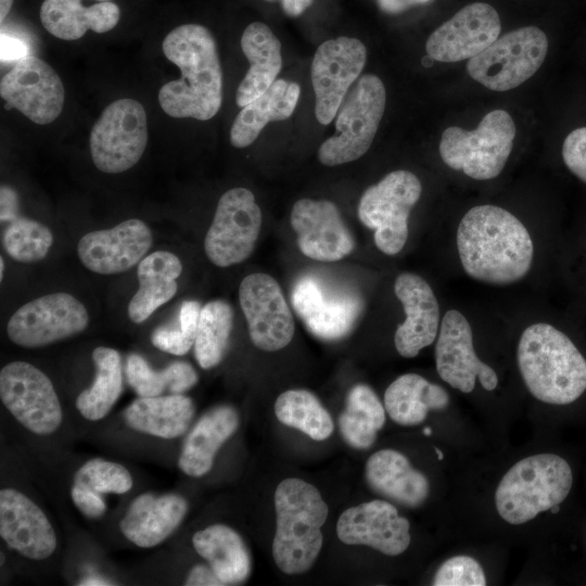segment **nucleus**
Masks as SVG:
<instances>
[{"label":"nucleus","mask_w":586,"mask_h":586,"mask_svg":"<svg viewBox=\"0 0 586 586\" xmlns=\"http://www.w3.org/2000/svg\"><path fill=\"white\" fill-rule=\"evenodd\" d=\"M18 199L13 189L8 186L1 187V222H10L18 217Z\"/></svg>","instance_id":"obj_48"},{"label":"nucleus","mask_w":586,"mask_h":586,"mask_svg":"<svg viewBox=\"0 0 586 586\" xmlns=\"http://www.w3.org/2000/svg\"><path fill=\"white\" fill-rule=\"evenodd\" d=\"M89 315L81 302L65 292L35 298L20 307L7 324L9 339L27 348H35L82 332Z\"/></svg>","instance_id":"obj_13"},{"label":"nucleus","mask_w":586,"mask_h":586,"mask_svg":"<svg viewBox=\"0 0 586 586\" xmlns=\"http://www.w3.org/2000/svg\"><path fill=\"white\" fill-rule=\"evenodd\" d=\"M0 397L26 429L48 435L62 423V407L51 380L34 365L13 361L0 371Z\"/></svg>","instance_id":"obj_12"},{"label":"nucleus","mask_w":586,"mask_h":586,"mask_svg":"<svg viewBox=\"0 0 586 586\" xmlns=\"http://www.w3.org/2000/svg\"><path fill=\"white\" fill-rule=\"evenodd\" d=\"M97 368L92 385L76 398L80 415L91 421L104 418L123 391V369L119 353L111 347L99 346L92 352Z\"/></svg>","instance_id":"obj_36"},{"label":"nucleus","mask_w":586,"mask_h":586,"mask_svg":"<svg viewBox=\"0 0 586 586\" xmlns=\"http://www.w3.org/2000/svg\"><path fill=\"white\" fill-rule=\"evenodd\" d=\"M311 2L313 0H281V5L286 15L295 17L303 14Z\"/></svg>","instance_id":"obj_50"},{"label":"nucleus","mask_w":586,"mask_h":586,"mask_svg":"<svg viewBox=\"0 0 586 586\" xmlns=\"http://www.w3.org/2000/svg\"><path fill=\"white\" fill-rule=\"evenodd\" d=\"M409 521L394 505L374 499L342 512L336 535L346 545L369 546L386 556H398L410 545Z\"/></svg>","instance_id":"obj_21"},{"label":"nucleus","mask_w":586,"mask_h":586,"mask_svg":"<svg viewBox=\"0 0 586 586\" xmlns=\"http://www.w3.org/2000/svg\"><path fill=\"white\" fill-rule=\"evenodd\" d=\"M434 586H485L482 565L470 556H455L444 561L435 572Z\"/></svg>","instance_id":"obj_43"},{"label":"nucleus","mask_w":586,"mask_h":586,"mask_svg":"<svg viewBox=\"0 0 586 586\" xmlns=\"http://www.w3.org/2000/svg\"><path fill=\"white\" fill-rule=\"evenodd\" d=\"M28 56V49L25 43L17 39L1 34V60L2 61H18Z\"/></svg>","instance_id":"obj_47"},{"label":"nucleus","mask_w":586,"mask_h":586,"mask_svg":"<svg viewBox=\"0 0 586 586\" xmlns=\"http://www.w3.org/2000/svg\"><path fill=\"white\" fill-rule=\"evenodd\" d=\"M233 310L221 300L201 308L194 341V357L203 369L217 366L225 356L232 330Z\"/></svg>","instance_id":"obj_39"},{"label":"nucleus","mask_w":586,"mask_h":586,"mask_svg":"<svg viewBox=\"0 0 586 586\" xmlns=\"http://www.w3.org/2000/svg\"><path fill=\"white\" fill-rule=\"evenodd\" d=\"M275 510L273 560L285 574L305 573L322 548L328 506L313 484L288 477L276 488Z\"/></svg>","instance_id":"obj_4"},{"label":"nucleus","mask_w":586,"mask_h":586,"mask_svg":"<svg viewBox=\"0 0 586 586\" xmlns=\"http://www.w3.org/2000/svg\"><path fill=\"white\" fill-rule=\"evenodd\" d=\"M291 298L307 329L328 341L348 334L362 311V300L357 293L314 275L296 281Z\"/></svg>","instance_id":"obj_14"},{"label":"nucleus","mask_w":586,"mask_h":586,"mask_svg":"<svg viewBox=\"0 0 586 586\" xmlns=\"http://www.w3.org/2000/svg\"><path fill=\"white\" fill-rule=\"evenodd\" d=\"M548 51L545 33L535 26L518 28L498 37L467 64L469 75L494 91H508L531 78Z\"/></svg>","instance_id":"obj_9"},{"label":"nucleus","mask_w":586,"mask_h":586,"mask_svg":"<svg viewBox=\"0 0 586 586\" xmlns=\"http://www.w3.org/2000/svg\"><path fill=\"white\" fill-rule=\"evenodd\" d=\"M194 412L192 399L182 394L139 397L127 407L125 420L138 432L169 440L188 430Z\"/></svg>","instance_id":"obj_33"},{"label":"nucleus","mask_w":586,"mask_h":586,"mask_svg":"<svg viewBox=\"0 0 586 586\" xmlns=\"http://www.w3.org/2000/svg\"><path fill=\"white\" fill-rule=\"evenodd\" d=\"M74 485L98 494H124L132 487V477L124 466L95 458L88 460L76 471Z\"/></svg>","instance_id":"obj_42"},{"label":"nucleus","mask_w":586,"mask_h":586,"mask_svg":"<svg viewBox=\"0 0 586 586\" xmlns=\"http://www.w3.org/2000/svg\"><path fill=\"white\" fill-rule=\"evenodd\" d=\"M152 246V232L140 219L86 233L78 242L80 262L100 275L124 272L140 263Z\"/></svg>","instance_id":"obj_22"},{"label":"nucleus","mask_w":586,"mask_h":586,"mask_svg":"<svg viewBox=\"0 0 586 586\" xmlns=\"http://www.w3.org/2000/svg\"><path fill=\"white\" fill-rule=\"evenodd\" d=\"M39 15L49 34L63 40H76L89 29L98 34L113 29L119 21L120 10L112 1L86 7L81 0H44Z\"/></svg>","instance_id":"obj_29"},{"label":"nucleus","mask_w":586,"mask_h":586,"mask_svg":"<svg viewBox=\"0 0 586 586\" xmlns=\"http://www.w3.org/2000/svg\"><path fill=\"white\" fill-rule=\"evenodd\" d=\"M162 50L180 71V78L158 91L162 110L175 118L208 120L222 103V71L216 41L199 24H183L169 31Z\"/></svg>","instance_id":"obj_2"},{"label":"nucleus","mask_w":586,"mask_h":586,"mask_svg":"<svg viewBox=\"0 0 586 586\" xmlns=\"http://www.w3.org/2000/svg\"><path fill=\"white\" fill-rule=\"evenodd\" d=\"M267 1H275V0H267Z\"/></svg>","instance_id":"obj_57"},{"label":"nucleus","mask_w":586,"mask_h":586,"mask_svg":"<svg viewBox=\"0 0 586 586\" xmlns=\"http://www.w3.org/2000/svg\"><path fill=\"white\" fill-rule=\"evenodd\" d=\"M74 505L88 518H99L104 514L106 505L101 494L74 485L71 489Z\"/></svg>","instance_id":"obj_45"},{"label":"nucleus","mask_w":586,"mask_h":586,"mask_svg":"<svg viewBox=\"0 0 586 586\" xmlns=\"http://www.w3.org/2000/svg\"><path fill=\"white\" fill-rule=\"evenodd\" d=\"M146 143L145 110L135 99H118L109 104L89 136L92 162L106 174H119L135 166Z\"/></svg>","instance_id":"obj_10"},{"label":"nucleus","mask_w":586,"mask_h":586,"mask_svg":"<svg viewBox=\"0 0 586 586\" xmlns=\"http://www.w3.org/2000/svg\"><path fill=\"white\" fill-rule=\"evenodd\" d=\"M562 157L569 170L586 183V127L576 128L566 136Z\"/></svg>","instance_id":"obj_44"},{"label":"nucleus","mask_w":586,"mask_h":586,"mask_svg":"<svg viewBox=\"0 0 586 586\" xmlns=\"http://www.w3.org/2000/svg\"><path fill=\"white\" fill-rule=\"evenodd\" d=\"M80 585H91V586H93V585H110V583H107L106 581L101 579L99 577H89V578L82 581L80 583Z\"/></svg>","instance_id":"obj_52"},{"label":"nucleus","mask_w":586,"mask_h":586,"mask_svg":"<svg viewBox=\"0 0 586 586\" xmlns=\"http://www.w3.org/2000/svg\"><path fill=\"white\" fill-rule=\"evenodd\" d=\"M394 291L406 314L405 321L395 331V348L400 356L413 358L438 334V303L430 284L412 272L398 275Z\"/></svg>","instance_id":"obj_24"},{"label":"nucleus","mask_w":586,"mask_h":586,"mask_svg":"<svg viewBox=\"0 0 586 586\" xmlns=\"http://www.w3.org/2000/svg\"><path fill=\"white\" fill-rule=\"evenodd\" d=\"M290 220L300 251L311 259L335 262L354 250V238L331 201L301 199L294 203Z\"/></svg>","instance_id":"obj_20"},{"label":"nucleus","mask_w":586,"mask_h":586,"mask_svg":"<svg viewBox=\"0 0 586 586\" xmlns=\"http://www.w3.org/2000/svg\"><path fill=\"white\" fill-rule=\"evenodd\" d=\"M573 484L570 464L555 454H537L515 462L501 477L495 506L506 522L519 525L560 505Z\"/></svg>","instance_id":"obj_5"},{"label":"nucleus","mask_w":586,"mask_h":586,"mask_svg":"<svg viewBox=\"0 0 586 586\" xmlns=\"http://www.w3.org/2000/svg\"><path fill=\"white\" fill-rule=\"evenodd\" d=\"M385 102V87L378 76L359 77L337 110L335 133L318 150L320 163L336 166L361 157L371 146Z\"/></svg>","instance_id":"obj_7"},{"label":"nucleus","mask_w":586,"mask_h":586,"mask_svg":"<svg viewBox=\"0 0 586 586\" xmlns=\"http://www.w3.org/2000/svg\"><path fill=\"white\" fill-rule=\"evenodd\" d=\"M13 0H0V21L3 23L4 18L9 14Z\"/></svg>","instance_id":"obj_51"},{"label":"nucleus","mask_w":586,"mask_h":586,"mask_svg":"<svg viewBox=\"0 0 586 586\" xmlns=\"http://www.w3.org/2000/svg\"><path fill=\"white\" fill-rule=\"evenodd\" d=\"M300 94L296 82L277 79L239 112L230 129V143L238 149L252 144L266 124L286 119L293 114Z\"/></svg>","instance_id":"obj_31"},{"label":"nucleus","mask_w":586,"mask_h":586,"mask_svg":"<svg viewBox=\"0 0 586 586\" xmlns=\"http://www.w3.org/2000/svg\"><path fill=\"white\" fill-rule=\"evenodd\" d=\"M385 408L374 391L366 384L354 385L339 417L343 440L353 448L368 449L385 423Z\"/></svg>","instance_id":"obj_35"},{"label":"nucleus","mask_w":586,"mask_h":586,"mask_svg":"<svg viewBox=\"0 0 586 586\" xmlns=\"http://www.w3.org/2000/svg\"><path fill=\"white\" fill-rule=\"evenodd\" d=\"M239 301L252 343L265 352L285 347L294 335V320L279 283L269 275L246 276L239 286Z\"/></svg>","instance_id":"obj_17"},{"label":"nucleus","mask_w":586,"mask_h":586,"mask_svg":"<svg viewBox=\"0 0 586 586\" xmlns=\"http://www.w3.org/2000/svg\"><path fill=\"white\" fill-rule=\"evenodd\" d=\"M366 480L377 494L408 508L421 506L430 494L426 476L394 449L372 454L366 463Z\"/></svg>","instance_id":"obj_26"},{"label":"nucleus","mask_w":586,"mask_h":586,"mask_svg":"<svg viewBox=\"0 0 586 586\" xmlns=\"http://www.w3.org/2000/svg\"><path fill=\"white\" fill-rule=\"evenodd\" d=\"M423 433H424V435L430 436L432 434V429L426 426V428L423 429Z\"/></svg>","instance_id":"obj_55"},{"label":"nucleus","mask_w":586,"mask_h":586,"mask_svg":"<svg viewBox=\"0 0 586 586\" xmlns=\"http://www.w3.org/2000/svg\"><path fill=\"white\" fill-rule=\"evenodd\" d=\"M192 544L224 585L243 584L251 573V556L243 538L230 526L213 524L194 533Z\"/></svg>","instance_id":"obj_32"},{"label":"nucleus","mask_w":586,"mask_h":586,"mask_svg":"<svg viewBox=\"0 0 586 586\" xmlns=\"http://www.w3.org/2000/svg\"><path fill=\"white\" fill-rule=\"evenodd\" d=\"M94 1L104 2V1H111V0H94Z\"/></svg>","instance_id":"obj_56"},{"label":"nucleus","mask_w":586,"mask_h":586,"mask_svg":"<svg viewBox=\"0 0 586 586\" xmlns=\"http://www.w3.org/2000/svg\"><path fill=\"white\" fill-rule=\"evenodd\" d=\"M53 243L48 227L34 219L18 216L8 222L3 232V246L16 262L35 263L48 254Z\"/></svg>","instance_id":"obj_40"},{"label":"nucleus","mask_w":586,"mask_h":586,"mask_svg":"<svg viewBox=\"0 0 586 586\" xmlns=\"http://www.w3.org/2000/svg\"><path fill=\"white\" fill-rule=\"evenodd\" d=\"M449 395L441 385L417 373H405L394 380L384 393V408L397 424H421L431 410H445Z\"/></svg>","instance_id":"obj_34"},{"label":"nucleus","mask_w":586,"mask_h":586,"mask_svg":"<svg viewBox=\"0 0 586 586\" xmlns=\"http://www.w3.org/2000/svg\"><path fill=\"white\" fill-rule=\"evenodd\" d=\"M188 512L187 500L176 494H141L119 522L123 535L142 548L164 542L180 525Z\"/></svg>","instance_id":"obj_25"},{"label":"nucleus","mask_w":586,"mask_h":586,"mask_svg":"<svg viewBox=\"0 0 586 586\" xmlns=\"http://www.w3.org/2000/svg\"><path fill=\"white\" fill-rule=\"evenodd\" d=\"M457 249L469 277L497 285L524 278L534 256L525 226L507 209L489 204L474 206L461 218Z\"/></svg>","instance_id":"obj_1"},{"label":"nucleus","mask_w":586,"mask_h":586,"mask_svg":"<svg viewBox=\"0 0 586 586\" xmlns=\"http://www.w3.org/2000/svg\"><path fill=\"white\" fill-rule=\"evenodd\" d=\"M181 271L182 264L171 252L156 251L142 258L137 268L139 289L128 304L130 320L141 323L171 300Z\"/></svg>","instance_id":"obj_30"},{"label":"nucleus","mask_w":586,"mask_h":586,"mask_svg":"<svg viewBox=\"0 0 586 586\" xmlns=\"http://www.w3.org/2000/svg\"><path fill=\"white\" fill-rule=\"evenodd\" d=\"M434 449H435V453H436V455H437V458H438L440 460H442V459L444 458V455H443L442 450L438 449L437 447H435Z\"/></svg>","instance_id":"obj_54"},{"label":"nucleus","mask_w":586,"mask_h":586,"mask_svg":"<svg viewBox=\"0 0 586 586\" xmlns=\"http://www.w3.org/2000/svg\"><path fill=\"white\" fill-rule=\"evenodd\" d=\"M238 426L239 415L233 407L221 405L208 410L186 437L178 459L179 469L193 477L205 475L217 451Z\"/></svg>","instance_id":"obj_28"},{"label":"nucleus","mask_w":586,"mask_h":586,"mask_svg":"<svg viewBox=\"0 0 586 586\" xmlns=\"http://www.w3.org/2000/svg\"><path fill=\"white\" fill-rule=\"evenodd\" d=\"M277 419L315 441H324L334 430L333 420L319 399L306 390H288L275 403Z\"/></svg>","instance_id":"obj_38"},{"label":"nucleus","mask_w":586,"mask_h":586,"mask_svg":"<svg viewBox=\"0 0 586 586\" xmlns=\"http://www.w3.org/2000/svg\"><path fill=\"white\" fill-rule=\"evenodd\" d=\"M201 305L189 300L180 305L177 320L173 323L156 328L151 334L152 344L173 355H184L194 345Z\"/></svg>","instance_id":"obj_41"},{"label":"nucleus","mask_w":586,"mask_h":586,"mask_svg":"<svg viewBox=\"0 0 586 586\" xmlns=\"http://www.w3.org/2000/svg\"><path fill=\"white\" fill-rule=\"evenodd\" d=\"M514 137L515 125L511 115L498 109L486 114L474 130L456 126L445 129L440 155L448 167L476 180H488L502 171Z\"/></svg>","instance_id":"obj_6"},{"label":"nucleus","mask_w":586,"mask_h":586,"mask_svg":"<svg viewBox=\"0 0 586 586\" xmlns=\"http://www.w3.org/2000/svg\"><path fill=\"white\" fill-rule=\"evenodd\" d=\"M517 358L528 392L543 403L568 405L586 391V359L551 324L527 327L519 340Z\"/></svg>","instance_id":"obj_3"},{"label":"nucleus","mask_w":586,"mask_h":586,"mask_svg":"<svg viewBox=\"0 0 586 586\" xmlns=\"http://www.w3.org/2000/svg\"><path fill=\"white\" fill-rule=\"evenodd\" d=\"M126 378L139 397L160 396L164 391L182 394L198 383L195 369L186 361H175L162 370L152 369L138 354H131L126 361Z\"/></svg>","instance_id":"obj_37"},{"label":"nucleus","mask_w":586,"mask_h":586,"mask_svg":"<svg viewBox=\"0 0 586 586\" xmlns=\"http://www.w3.org/2000/svg\"><path fill=\"white\" fill-rule=\"evenodd\" d=\"M241 48L250 67L238 87L235 102L238 106L244 107L277 80L282 56L279 39L262 22H253L245 28Z\"/></svg>","instance_id":"obj_27"},{"label":"nucleus","mask_w":586,"mask_h":586,"mask_svg":"<svg viewBox=\"0 0 586 586\" xmlns=\"http://www.w3.org/2000/svg\"><path fill=\"white\" fill-rule=\"evenodd\" d=\"M3 271H4V260L2 257H0V279L3 278Z\"/></svg>","instance_id":"obj_53"},{"label":"nucleus","mask_w":586,"mask_h":586,"mask_svg":"<svg viewBox=\"0 0 586 586\" xmlns=\"http://www.w3.org/2000/svg\"><path fill=\"white\" fill-rule=\"evenodd\" d=\"M421 192L418 177L403 169L391 171L364 192L358 204V218L374 230L379 251L395 255L404 247L408 238L409 214Z\"/></svg>","instance_id":"obj_8"},{"label":"nucleus","mask_w":586,"mask_h":586,"mask_svg":"<svg viewBox=\"0 0 586 586\" xmlns=\"http://www.w3.org/2000/svg\"><path fill=\"white\" fill-rule=\"evenodd\" d=\"M501 30L497 11L488 3L473 2L459 10L428 38V55L438 62H459L480 54Z\"/></svg>","instance_id":"obj_19"},{"label":"nucleus","mask_w":586,"mask_h":586,"mask_svg":"<svg viewBox=\"0 0 586 586\" xmlns=\"http://www.w3.org/2000/svg\"><path fill=\"white\" fill-rule=\"evenodd\" d=\"M380 9L390 14L400 13L411 7L425 4L431 0H377Z\"/></svg>","instance_id":"obj_49"},{"label":"nucleus","mask_w":586,"mask_h":586,"mask_svg":"<svg viewBox=\"0 0 586 586\" xmlns=\"http://www.w3.org/2000/svg\"><path fill=\"white\" fill-rule=\"evenodd\" d=\"M0 535L25 558L43 560L56 548L53 526L44 512L14 488L0 491Z\"/></svg>","instance_id":"obj_23"},{"label":"nucleus","mask_w":586,"mask_h":586,"mask_svg":"<svg viewBox=\"0 0 586 586\" xmlns=\"http://www.w3.org/2000/svg\"><path fill=\"white\" fill-rule=\"evenodd\" d=\"M435 364L441 379L462 393L474 390L476 378L486 391H494L498 385L495 370L474 352L469 321L456 309L447 310L440 324Z\"/></svg>","instance_id":"obj_18"},{"label":"nucleus","mask_w":586,"mask_h":586,"mask_svg":"<svg viewBox=\"0 0 586 586\" xmlns=\"http://www.w3.org/2000/svg\"><path fill=\"white\" fill-rule=\"evenodd\" d=\"M262 227V212L246 188H233L219 199L204 239L208 259L218 267L242 263L252 254Z\"/></svg>","instance_id":"obj_11"},{"label":"nucleus","mask_w":586,"mask_h":586,"mask_svg":"<svg viewBox=\"0 0 586 586\" xmlns=\"http://www.w3.org/2000/svg\"><path fill=\"white\" fill-rule=\"evenodd\" d=\"M187 586H224L220 578L209 565H194L184 582Z\"/></svg>","instance_id":"obj_46"},{"label":"nucleus","mask_w":586,"mask_h":586,"mask_svg":"<svg viewBox=\"0 0 586 586\" xmlns=\"http://www.w3.org/2000/svg\"><path fill=\"white\" fill-rule=\"evenodd\" d=\"M0 95L7 110L15 109L33 123L47 125L62 113L65 90L48 63L28 55L15 61L1 78Z\"/></svg>","instance_id":"obj_16"},{"label":"nucleus","mask_w":586,"mask_h":586,"mask_svg":"<svg viewBox=\"0 0 586 586\" xmlns=\"http://www.w3.org/2000/svg\"><path fill=\"white\" fill-rule=\"evenodd\" d=\"M367 58L365 44L352 37L322 42L311 63V82L316 98L315 114L321 125H329L352 86L361 74Z\"/></svg>","instance_id":"obj_15"}]
</instances>
